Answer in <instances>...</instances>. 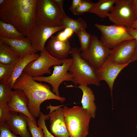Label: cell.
Returning a JSON list of instances; mask_svg holds the SVG:
<instances>
[{"label":"cell","instance_id":"cell-1","mask_svg":"<svg viewBox=\"0 0 137 137\" xmlns=\"http://www.w3.org/2000/svg\"><path fill=\"white\" fill-rule=\"evenodd\" d=\"M36 0H5L0 6V20L27 37L36 22Z\"/></svg>","mask_w":137,"mask_h":137},{"label":"cell","instance_id":"cell-2","mask_svg":"<svg viewBox=\"0 0 137 137\" xmlns=\"http://www.w3.org/2000/svg\"><path fill=\"white\" fill-rule=\"evenodd\" d=\"M12 89H20L25 92L29 100L28 110L35 118L39 116L41 112L40 105L43 102L48 100L55 99L62 103L66 100L65 97L57 96L54 93L48 85L41 82H37L33 77L23 72L14 83Z\"/></svg>","mask_w":137,"mask_h":137},{"label":"cell","instance_id":"cell-3","mask_svg":"<svg viewBox=\"0 0 137 137\" xmlns=\"http://www.w3.org/2000/svg\"><path fill=\"white\" fill-rule=\"evenodd\" d=\"M64 120L70 137H86L91 117L82 106L63 107Z\"/></svg>","mask_w":137,"mask_h":137},{"label":"cell","instance_id":"cell-4","mask_svg":"<svg viewBox=\"0 0 137 137\" xmlns=\"http://www.w3.org/2000/svg\"><path fill=\"white\" fill-rule=\"evenodd\" d=\"M71 50L72 62L68 71L73 77L72 83L75 85L93 84L99 86L100 81L96 75L95 70L81 58V53L78 48H72Z\"/></svg>","mask_w":137,"mask_h":137},{"label":"cell","instance_id":"cell-5","mask_svg":"<svg viewBox=\"0 0 137 137\" xmlns=\"http://www.w3.org/2000/svg\"><path fill=\"white\" fill-rule=\"evenodd\" d=\"M64 15L54 0H36V21L40 25L52 27L60 26Z\"/></svg>","mask_w":137,"mask_h":137},{"label":"cell","instance_id":"cell-6","mask_svg":"<svg viewBox=\"0 0 137 137\" xmlns=\"http://www.w3.org/2000/svg\"><path fill=\"white\" fill-rule=\"evenodd\" d=\"M108 18L115 24L131 27L137 20L134 0H115Z\"/></svg>","mask_w":137,"mask_h":137},{"label":"cell","instance_id":"cell-7","mask_svg":"<svg viewBox=\"0 0 137 137\" xmlns=\"http://www.w3.org/2000/svg\"><path fill=\"white\" fill-rule=\"evenodd\" d=\"M94 25L101 32L100 41L110 49L123 41L134 39L128 33L126 26L115 24L105 25L96 23Z\"/></svg>","mask_w":137,"mask_h":137},{"label":"cell","instance_id":"cell-8","mask_svg":"<svg viewBox=\"0 0 137 137\" xmlns=\"http://www.w3.org/2000/svg\"><path fill=\"white\" fill-rule=\"evenodd\" d=\"M111 49L105 46L95 35L87 51L81 53V56L95 70L99 68L109 56Z\"/></svg>","mask_w":137,"mask_h":137},{"label":"cell","instance_id":"cell-9","mask_svg":"<svg viewBox=\"0 0 137 137\" xmlns=\"http://www.w3.org/2000/svg\"><path fill=\"white\" fill-rule=\"evenodd\" d=\"M62 65L53 66L54 70L50 75L33 77V79L36 81L44 82L50 84L52 87L53 92L59 96H60L59 91L60 84L65 81L72 82L73 78L72 76L68 72L72 63V58L62 60Z\"/></svg>","mask_w":137,"mask_h":137},{"label":"cell","instance_id":"cell-10","mask_svg":"<svg viewBox=\"0 0 137 137\" xmlns=\"http://www.w3.org/2000/svg\"><path fill=\"white\" fill-rule=\"evenodd\" d=\"M62 64V60L52 56L45 48L40 52V56L37 59L27 65L23 72L33 77L42 76L45 74L51 75L50 67L61 65Z\"/></svg>","mask_w":137,"mask_h":137},{"label":"cell","instance_id":"cell-11","mask_svg":"<svg viewBox=\"0 0 137 137\" xmlns=\"http://www.w3.org/2000/svg\"><path fill=\"white\" fill-rule=\"evenodd\" d=\"M64 28L59 26L52 27L42 26L36 22L33 25L27 37L33 48L36 50L41 51L45 48V44L53 35Z\"/></svg>","mask_w":137,"mask_h":137},{"label":"cell","instance_id":"cell-12","mask_svg":"<svg viewBox=\"0 0 137 137\" xmlns=\"http://www.w3.org/2000/svg\"><path fill=\"white\" fill-rule=\"evenodd\" d=\"M136 45L134 39L123 41L111 49L109 56L112 61L117 64H129L136 60L135 55Z\"/></svg>","mask_w":137,"mask_h":137},{"label":"cell","instance_id":"cell-13","mask_svg":"<svg viewBox=\"0 0 137 137\" xmlns=\"http://www.w3.org/2000/svg\"><path fill=\"white\" fill-rule=\"evenodd\" d=\"M129 64H117L112 61L109 56L99 68L95 70L98 80L106 82L110 89L112 97L115 80L121 71Z\"/></svg>","mask_w":137,"mask_h":137},{"label":"cell","instance_id":"cell-14","mask_svg":"<svg viewBox=\"0 0 137 137\" xmlns=\"http://www.w3.org/2000/svg\"><path fill=\"white\" fill-rule=\"evenodd\" d=\"M63 105L54 106L49 103L47 109L49 111L50 128L51 132L56 137H70L64 120Z\"/></svg>","mask_w":137,"mask_h":137},{"label":"cell","instance_id":"cell-15","mask_svg":"<svg viewBox=\"0 0 137 137\" xmlns=\"http://www.w3.org/2000/svg\"><path fill=\"white\" fill-rule=\"evenodd\" d=\"M28 98L25 92L19 89L12 91V97L7 104L11 111L22 113L32 120L37 125L35 118L30 114L28 108Z\"/></svg>","mask_w":137,"mask_h":137},{"label":"cell","instance_id":"cell-16","mask_svg":"<svg viewBox=\"0 0 137 137\" xmlns=\"http://www.w3.org/2000/svg\"><path fill=\"white\" fill-rule=\"evenodd\" d=\"M68 39L62 41L58 39L56 36H52L49 41L45 49L52 56L59 60L67 59L72 53Z\"/></svg>","mask_w":137,"mask_h":137},{"label":"cell","instance_id":"cell-17","mask_svg":"<svg viewBox=\"0 0 137 137\" xmlns=\"http://www.w3.org/2000/svg\"><path fill=\"white\" fill-rule=\"evenodd\" d=\"M27 117L24 114L17 112L11 111L10 116L6 123L10 130L15 135L21 137H31L28 131Z\"/></svg>","mask_w":137,"mask_h":137},{"label":"cell","instance_id":"cell-18","mask_svg":"<svg viewBox=\"0 0 137 137\" xmlns=\"http://www.w3.org/2000/svg\"><path fill=\"white\" fill-rule=\"evenodd\" d=\"M0 40L9 45L20 58L29 54L38 52L33 48L27 37L19 39H10L0 37Z\"/></svg>","mask_w":137,"mask_h":137},{"label":"cell","instance_id":"cell-19","mask_svg":"<svg viewBox=\"0 0 137 137\" xmlns=\"http://www.w3.org/2000/svg\"><path fill=\"white\" fill-rule=\"evenodd\" d=\"M74 87L79 88L82 92L81 101L82 107L88 111L91 118H95L97 106L95 102V97L93 91L87 85L79 84L77 86L66 85L68 87Z\"/></svg>","mask_w":137,"mask_h":137},{"label":"cell","instance_id":"cell-20","mask_svg":"<svg viewBox=\"0 0 137 137\" xmlns=\"http://www.w3.org/2000/svg\"><path fill=\"white\" fill-rule=\"evenodd\" d=\"M20 59L18 54L9 45L0 40V63L13 65Z\"/></svg>","mask_w":137,"mask_h":137},{"label":"cell","instance_id":"cell-21","mask_svg":"<svg viewBox=\"0 0 137 137\" xmlns=\"http://www.w3.org/2000/svg\"><path fill=\"white\" fill-rule=\"evenodd\" d=\"M40 55L34 53L28 55L20 59L15 64L13 73L9 82V84L12 87L17 79L21 75L27 65L31 62L37 59Z\"/></svg>","mask_w":137,"mask_h":137},{"label":"cell","instance_id":"cell-22","mask_svg":"<svg viewBox=\"0 0 137 137\" xmlns=\"http://www.w3.org/2000/svg\"><path fill=\"white\" fill-rule=\"evenodd\" d=\"M115 0H99L95 3L93 8L90 12L102 18L108 17L114 6Z\"/></svg>","mask_w":137,"mask_h":137},{"label":"cell","instance_id":"cell-23","mask_svg":"<svg viewBox=\"0 0 137 137\" xmlns=\"http://www.w3.org/2000/svg\"><path fill=\"white\" fill-rule=\"evenodd\" d=\"M60 26L64 27V29H70L75 33L80 30L85 29L87 24L80 17L75 19L68 17L66 14H64L61 21Z\"/></svg>","mask_w":137,"mask_h":137},{"label":"cell","instance_id":"cell-24","mask_svg":"<svg viewBox=\"0 0 137 137\" xmlns=\"http://www.w3.org/2000/svg\"><path fill=\"white\" fill-rule=\"evenodd\" d=\"M25 37L12 25L0 20V37L10 39H19Z\"/></svg>","mask_w":137,"mask_h":137},{"label":"cell","instance_id":"cell-25","mask_svg":"<svg viewBox=\"0 0 137 137\" xmlns=\"http://www.w3.org/2000/svg\"><path fill=\"white\" fill-rule=\"evenodd\" d=\"M75 33L78 37L80 43L79 50L82 52L86 51L90 44L92 35L88 33L85 29L80 30Z\"/></svg>","mask_w":137,"mask_h":137},{"label":"cell","instance_id":"cell-26","mask_svg":"<svg viewBox=\"0 0 137 137\" xmlns=\"http://www.w3.org/2000/svg\"><path fill=\"white\" fill-rule=\"evenodd\" d=\"M14 67L15 65H10L0 63V83L9 84Z\"/></svg>","mask_w":137,"mask_h":137},{"label":"cell","instance_id":"cell-27","mask_svg":"<svg viewBox=\"0 0 137 137\" xmlns=\"http://www.w3.org/2000/svg\"><path fill=\"white\" fill-rule=\"evenodd\" d=\"M12 89L9 84L0 83V103L8 104L10 101Z\"/></svg>","mask_w":137,"mask_h":137},{"label":"cell","instance_id":"cell-28","mask_svg":"<svg viewBox=\"0 0 137 137\" xmlns=\"http://www.w3.org/2000/svg\"><path fill=\"white\" fill-rule=\"evenodd\" d=\"M95 3L89 0H82L78 6L72 12L75 15H81L86 12H90L93 8Z\"/></svg>","mask_w":137,"mask_h":137},{"label":"cell","instance_id":"cell-29","mask_svg":"<svg viewBox=\"0 0 137 137\" xmlns=\"http://www.w3.org/2000/svg\"><path fill=\"white\" fill-rule=\"evenodd\" d=\"M27 121L28 129L31 137H45L41 128L38 127L37 124L28 117Z\"/></svg>","mask_w":137,"mask_h":137},{"label":"cell","instance_id":"cell-30","mask_svg":"<svg viewBox=\"0 0 137 137\" xmlns=\"http://www.w3.org/2000/svg\"><path fill=\"white\" fill-rule=\"evenodd\" d=\"M49 119V117L48 114L44 115L41 112L37 122L38 126L42 128L45 137H55L49 131L46 125L45 121Z\"/></svg>","mask_w":137,"mask_h":137},{"label":"cell","instance_id":"cell-31","mask_svg":"<svg viewBox=\"0 0 137 137\" xmlns=\"http://www.w3.org/2000/svg\"><path fill=\"white\" fill-rule=\"evenodd\" d=\"M10 112L7 104L0 103V124L6 123L10 117Z\"/></svg>","mask_w":137,"mask_h":137},{"label":"cell","instance_id":"cell-32","mask_svg":"<svg viewBox=\"0 0 137 137\" xmlns=\"http://www.w3.org/2000/svg\"><path fill=\"white\" fill-rule=\"evenodd\" d=\"M0 137H21L14 134L6 123L0 124Z\"/></svg>","mask_w":137,"mask_h":137},{"label":"cell","instance_id":"cell-33","mask_svg":"<svg viewBox=\"0 0 137 137\" xmlns=\"http://www.w3.org/2000/svg\"><path fill=\"white\" fill-rule=\"evenodd\" d=\"M74 32L72 30L68 28H65L64 30L59 32L56 36L59 40L64 41L70 38Z\"/></svg>","mask_w":137,"mask_h":137},{"label":"cell","instance_id":"cell-34","mask_svg":"<svg viewBox=\"0 0 137 137\" xmlns=\"http://www.w3.org/2000/svg\"><path fill=\"white\" fill-rule=\"evenodd\" d=\"M127 30L128 33L135 40L136 42V49H137V29L130 27H127Z\"/></svg>","mask_w":137,"mask_h":137},{"label":"cell","instance_id":"cell-35","mask_svg":"<svg viewBox=\"0 0 137 137\" xmlns=\"http://www.w3.org/2000/svg\"><path fill=\"white\" fill-rule=\"evenodd\" d=\"M82 0H73L70 8V10L72 12L78 6Z\"/></svg>","mask_w":137,"mask_h":137},{"label":"cell","instance_id":"cell-36","mask_svg":"<svg viewBox=\"0 0 137 137\" xmlns=\"http://www.w3.org/2000/svg\"><path fill=\"white\" fill-rule=\"evenodd\" d=\"M57 4L61 12L64 14H66L63 8V5L64 0H54Z\"/></svg>","mask_w":137,"mask_h":137},{"label":"cell","instance_id":"cell-37","mask_svg":"<svg viewBox=\"0 0 137 137\" xmlns=\"http://www.w3.org/2000/svg\"><path fill=\"white\" fill-rule=\"evenodd\" d=\"M130 28L134 29H137V20L135 22L132 26Z\"/></svg>","mask_w":137,"mask_h":137},{"label":"cell","instance_id":"cell-38","mask_svg":"<svg viewBox=\"0 0 137 137\" xmlns=\"http://www.w3.org/2000/svg\"><path fill=\"white\" fill-rule=\"evenodd\" d=\"M135 57L136 60H137V49H136L135 51Z\"/></svg>","mask_w":137,"mask_h":137},{"label":"cell","instance_id":"cell-39","mask_svg":"<svg viewBox=\"0 0 137 137\" xmlns=\"http://www.w3.org/2000/svg\"><path fill=\"white\" fill-rule=\"evenodd\" d=\"M134 1L137 13V0H134Z\"/></svg>","mask_w":137,"mask_h":137},{"label":"cell","instance_id":"cell-40","mask_svg":"<svg viewBox=\"0 0 137 137\" xmlns=\"http://www.w3.org/2000/svg\"><path fill=\"white\" fill-rule=\"evenodd\" d=\"M5 1V0H0V6L3 4Z\"/></svg>","mask_w":137,"mask_h":137},{"label":"cell","instance_id":"cell-41","mask_svg":"<svg viewBox=\"0 0 137 137\" xmlns=\"http://www.w3.org/2000/svg\"><path fill=\"white\" fill-rule=\"evenodd\" d=\"M136 130L137 131V124H136Z\"/></svg>","mask_w":137,"mask_h":137}]
</instances>
